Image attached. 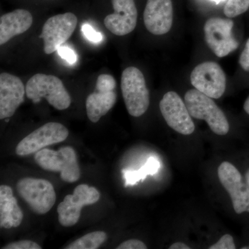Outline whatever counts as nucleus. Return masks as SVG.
Here are the masks:
<instances>
[{
    "instance_id": "4468645a",
    "label": "nucleus",
    "mask_w": 249,
    "mask_h": 249,
    "mask_svg": "<svg viewBox=\"0 0 249 249\" xmlns=\"http://www.w3.org/2000/svg\"><path fill=\"white\" fill-rule=\"evenodd\" d=\"M26 88L18 77L8 73L0 75V119L11 117L24 101Z\"/></svg>"
},
{
    "instance_id": "7ed1b4c3",
    "label": "nucleus",
    "mask_w": 249,
    "mask_h": 249,
    "mask_svg": "<svg viewBox=\"0 0 249 249\" xmlns=\"http://www.w3.org/2000/svg\"><path fill=\"white\" fill-rule=\"evenodd\" d=\"M35 160L43 170L60 173V178L66 182H76L80 178V166L73 147H62L58 151L42 149L36 152Z\"/></svg>"
},
{
    "instance_id": "c756f323",
    "label": "nucleus",
    "mask_w": 249,
    "mask_h": 249,
    "mask_svg": "<svg viewBox=\"0 0 249 249\" xmlns=\"http://www.w3.org/2000/svg\"><path fill=\"white\" fill-rule=\"evenodd\" d=\"M246 183H247V186L249 188V168L248 171L247 172L245 175Z\"/></svg>"
},
{
    "instance_id": "f3484780",
    "label": "nucleus",
    "mask_w": 249,
    "mask_h": 249,
    "mask_svg": "<svg viewBox=\"0 0 249 249\" xmlns=\"http://www.w3.org/2000/svg\"><path fill=\"white\" fill-rule=\"evenodd\" d=\"M24 217L22 210L18 206L13 190L6 185L0 186V227L4 229L17 228Z\"/></svg>"
},
{
    "instance_id": "20e7f679",
    "label": "nucleus",
    "mask_w": 249,
    "mask_h": 249,
    "mask_svg": "<svg viewBox=\"0 0 249 249\" xmlns=\"http://www.w3.org/2000/svg\"><path fill=\"white\" fill-rule=\"evenodd\" d=\"M121 88L129 114L134 117L145 114L150 105V94L142 72L134 67L126 68L121 76Z\"/></svg>"
},
{
    "instance_id": "6ab92c4d",
    "label": "nucleus",
    "mask_w": 249,
    "mask_h": 249,
    "mask_svg": "<svg viewBox=\"0 0 249 249\" xmlns=\"http://www.w3.org/2000/svg\"><path fill=\"white\" fill-rule=\"evenodd\" d=\"M160 163L158 159L150 157L146 163L138 170H122L124 178V186H132L141 181H144L148 175H155L160 169Z\"/></svg>"
},
{
    "instance_id": "ddd939ff",
    "label": "nucleus",
    "mask_w": 249,
    "mask_h": 249,
    "mask_svg": "<svg viewBox=\"0 0 249 249\" xmlns=\"http://www.w3.org/2000/svg\"><path fill=\"white\" fill-rule=\"evenodd\" d=\"M111 3L114 13L105 18L106 28L114 35L119 36L133 31L138 16L134 0H111Z\"/></svg>"
},
{
    "instance_id": "dca6fc26",
    "label": "nucleus",
    "mask_w": 249,
    "mask_h": 249,
    "mask_svg": "<svg viewBox=\"0 0 249 249\" xmlns=\"http://www.w3.org/2000/svg\"><path fill=\"white\" fill-rule=\"evenodd\" d=\"M32 23V15L27 10H15L3 15L0 18V45L29 30Z\"/></svg>"
},
{
    "instance_id": "f8f14e48",
    "label": "nucleus",
    "mask_w": 249,
    "mask_h": 249,
    "mask_svg": "<svg viewBox=\"0 0 249 249\" xmlns=\"http://www.w3.org/2000/svg\"><path fill=\"white\" fill-rule=\"evenodd\" d=\"M218 178L230 195L236 213H249V188L235 165L223 162L218 168Z\"/></svg>"
},
{
    "instance_id": "bb28decb",
    "label": "nucleus",
    "mask_w": 249,
    "mask_h": 249,
    "mask_svg": "<svg viewBox=\"0 0 249 249\" xmlns=\"http://www.w3.org/2000/svg\"><path fill=\"white\" fill-rule=\"evenodd\" d=\"M239 63L245 71H249V38L246 43L245 49L241 53Z\"/></svg>"
},
{
    "instance_id": "39448f33",
    "label": "nucleus",
    "mask_w": 249,
    "mask_h": 249,
    "mask_svg": "<svg viewBox=\"0 0 249 249\" xmlns=\"http://www.w3.org/2000/svg\"><path fill=\"white\" fill-rule=\"evenodd\" d=\"M17 191L36 214L47 213L56 201L53 185L42 178H21L18 181Z\"/></svg>"
},
{
    "instance_id": "5701e85b",
    "label": "nucleus",
    "mask_w": 249,
    "mask_h": 249,
    "mask_svg": "<svg viewBox=\"0 0 249 249\" xmlns=\"http://www.w3.org/2000/svg\"><path fill=\"white\" fill-rule=\"evenodd\" d=\"M2 249H41L42 247L31 240H22L12 242L5 246Z\"/></svg>"
},
{
    "instance_id": "1a4fd4ad",
    "label": "nucleus",
    "mask_w": 249,
    "mask_h": 249,
    "mask_svg": "<svg viewBox=\"0 0 249 249\" xmlns=\"http://www.w3.org/2000/svg\"><path fill=\"white\" fill-rule=\"evenodd\" d=\"M78 18L72 13L56 15L49 18L42 27L41 38L44 40V52L51 54L56 52L76 29Z\"/></svg>"
},
{
    "instance_id": "a878e982",
    "label": "nucleus",
    "mask_w": 249,
    "mask_h": 249,
    "mask_svg": "<svg viewBox=\"0 0 249 249\" xmlns=\"http://www.w3.org/2000/svg\"><path fill=\"white\" fill-rule=\"evenodd\" d=\"M147 246L139 240H129L121 243L116 249H146Z\"/></svg>"
},
{
    "instance_id": "2eb2a0df",
    "label": "nucleus",
    "mask_w": 249,
    "mask_h": 249,
    "mask_svg": "<svg viewBox=\"0 0 249 249\" xmlns=\"http://www.w3.org/2000/svg\"><path fill=\"white\" fill-rule=\"evenodd\" d=\"M143 19L147 31L154 35H164L169 32L173 22L171 0H147Z\"/></svg>"
},
{
    "instance_id": "6e6552de",
    "label": "nucleus",
    "mask_w": 249,
    "mask_h": 249,
    "mask_svg": "<svg viewBox=\"0 0 249 249\" xmlns=\"http://www.w3.org/2000/svg\"><path fill=\"white\" fill-rule=\"evenodd\" d=\"M233 22L231 19L211 18L205 23V39L209 48L219 58L227 56L238 48L232 34Z\"/></svg>"
},
{
    "instance_id": "2f4dec72",
    "label": "nucleus",
    "mask_w": 249,
    "mask_h": 249,
    "mask_svg": "<svg viewBox=\"0 0 249 249\" xmlns=\"http://www.w3.org/2000/svg\"><path fill=\"white\" fill-rule=\"evenodd\" d=\"M242 249H249V246L247 247H242Z\"/></svg>"
},
{
    "instance_id": "c85d7f7f",
    "label": "nucleus",
    "mask_w": 249,
    "mask_h": 249,
    "mask_svg": "<svg viewBox=\"0 0 249 249\" xmlns=\"http://www.w3.org/2000/svg\"><path fill=\"white\" fill-rule=\"evenodd\" d=\"M244 109H245L246 112L249 115V96L246 100L245 105H244Z\"/></svg>"
},
{
    "instance_id": "4be33fe9",
    "label": "nucleus",
    "mask_w": 249,
    "mask_h": 249,
    "mask_svg": "<svg viewBox=\"0 0 249 249\" xmlns=\"http://www.w3.org/2000/svg\"><path fill=\"white\" fill-rule=\"evenodd\" d=\"M82 32L83 33L85 37L88 40L91 41L93 43H98L103 40V35L101 33L97 32L93 29L91 25L88 24H84L82 26Z\"/></svg>"
},
{
    "instance_id": "423d86ee",
    "label": "nucleus",
    "mask_w": 249,
    "mask_h": 249,
    "mask_svg": "<svg viewBox=\"0 0 249 249\" xmlns=\"http://www.w3.org/2000/svg\"><path fill=\"white\" fill-rule=\"evenodd\" d=\"M99 192L94 187L81 184L76 187L73 195H68L58 205V221L62 226L70 227L78 222L81 210L85 206L95 204L99 200Z\"/></svg>"
},
{
    "instance_id": "a211bd4d",
    "label": "nucleus",
    "mask_w": 249,
    "mask_h": 249,
    "mask_svg": "<svg viewBox=\"0 0 249 249\" xmlns=\"http://www.w3.org/2000/svg\"><path fill=\"white\" fill-rule=\"evenodd\" d=\"M116 97L115 91L95 89L86 100L87 115L89 120L94 124L98 122L114 107Z\"/></svg>"
},
{
    "instance_id": "412c9836",
    "label": "nucleus",
    "mask_w": 249,
    "mask_h": 249,
    "mask_svg": "<svg viewBox=\"0 0 249 249\" xmlns=\"http://www.w3.org/2000/svg\"><path fill=\"white\" fill-rule=\"evenodd\" d=\"M249 9V0H228L224 8L225 16L229 18L237 17Z\"/></svg>"
},
{
    "instance_id": "b1692460",
    "label": "nucleus",
    "mask_w": 249,
    "mask_h": 249,
    "mask_svg": "<svg viewBox=\"0 0 249 249\" xmlns=\"http://www.w3.org/2000/svg\"><path fill=\"white\" fill-rule=\"evenodd\" d=\"M236 247L233 238L231 235L226 234L223 235L217 243L209 247V249H235Z\"/></svg>"
},
{
    "instance_id": "0eeeda50",
    "label": "nucleus",
    "mask_w": 249,
    "mask_h": 249,
    "mask_svg": "<svg viewBox=\"0 0 249 249\" xmlns=\"http://www.w3.org/2000/svg\"><path fill=\"white\" fill-rule=\"evenodd\" d=\"M68 136L69 130L63 124L59 123H48L19 142L16 147V152L20 157L36 153L49 145L64 142Z\"/></svg>"
},
{
    "instance_id": "9b49d317",
    "label": "nucleus",
    "mask_w": 249,
    "mask_h": 249,
    "mask_svg": "<svg viewBox=\"0 0 249 249\" xmlns=\"http://www.w3.org/2000/svg\"><path fill=\"white\" fill-rule=\"evenodd\" d=\"M162 116L169 127L178 133L190 135L194 132L196 126L191 115L181 97L175 91L165 93L160 101Z\"/></svg>"
},
{
    "instance_id": "aec40b11",
    "label": "nucleus",
    "mask_w": 249,
    "mask_h": 249,
    "mask_svg": "<svg viewBox=\"0 0 249 249\" xmlns=\"http://www.w3.org/2000/svg\"><path fill=\"white\" fill-rule=\"evenodd\" d=\"M107 239L103 231H94L87 234L70 244L65 249H97Z\"/></svg>"
},
{
    "instance_id": "9d476101",
    "label": "nucleus",
    "mask_w": 249,
    "mask_h": 249,
    "mask_svg": "<svg viewBox=\"0 0 249 249\" xmlns=\"http://www.w3.org/2000/svg\"><path fill=\"white\" fill-rule=\"evenodd\" d=\"M191 81L196 89L214 99L222 97L225 92V73L216 62L199 64L192 71Z\"/></svg>"
},
{
    "instance_id": "cd10ccee",
    "label": "nucleus",
    "mask_w": 249,
    "mask_h": 249,
    "mask_svg": "<svg viewBox=\"0 0 249 249\" xmlns=\"http://www.w3.org/2000/svg\"><path fill=\"white\" fill-rule=\"evenodd\" d=\"M169 249H191V247H188L183 242H178L170 245Z\"/></svg>"
},
{
    "instance_id": "7c9ffc66",
    "label": "nucleus",
    "mask_w": 249,
    "mask_h": 249,
    "mask_svg": "<svg viewBox=\"0 0 249 249\" xmlns=\"http://www.w3.org/2000/svg\"><path fill=\"white\" fill-rule=\"evenodd\" d=\"M211 1H214L216 4H219V3L223 2L225 0H211Z\"/></svg>"
},
{
    "instance_id": "393cba45",
    "label": "nucleus",
    "mask_w": 249,
    "mask_h": 249,
    "mask_svg": "<svg viewBox=\"0 0 249 249\" xmlns=\"http://www.w3.org/2000/svg\"><path fill=\"white\" fill-rule=\"evenodd\" d=\"M58 54L64 60H66L68 63L74 64L76 62V54L70 47L66 46H60L57 50Z\"/></svg>"
},
{
    "instance_id": "f257e3e1",
    "label": "nucleus",
    "mask_w": 249,
    "mask_h": 249,
    "mask_svg": "<svg viewBox=\"0 0 249 249\" xmlns=\"http://www.w3.org/2000/svg\"><path fill=\"white\" fill-rule=\"evenodd\" d=\"M26 95L34 103L45 98L51 106L58 110H64L71 105L70 93L62 80L52 75L37 73L31 77L26 85Z\"/></svg>"
},
{
    "instance_id": "f03ea898",
    "label": "nucleus",
    "mask_w": 249,
    "mask_h": 249,
    "mask_svg": "<svg viewBox=\"0 0 249 249\" xmlns=\"http://www.w3.org/2000/svg\"><path fill=\"white\" fill-rule=\"evenodd\" d=\"M184 100L192 117L206 121L211 130L217 135H226L229 132V121L212 98L195 89L187 91Z\"/></svg>"
}]
</instances>
